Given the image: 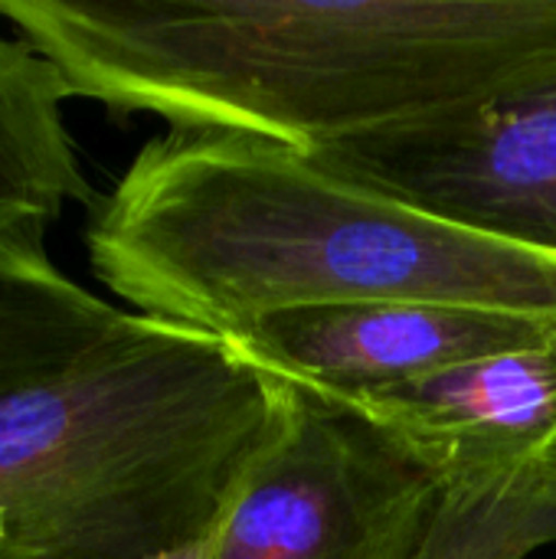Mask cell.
<instances>
[{"label":"cell","mask_w":556,"mask_h":559,"mask_svg":"<svg viewBox=\"0 0 556 559\" xmlns=\"http://www.w3.org/2000/svg\"><path fill=\"white\" fill-rule=\"evenodd\" d=\"M282 406L285 380L233 341L125 314L0 396V559H157L206 540Z\"/></svg>","instance_id":"3"},{"label":"cell","mask_w":556,"mask_h":559,"mask_svg":"<svg viewBox=\"0 0 556 559\" xmlns=\"http://www.w3.org/2000/svg\"><path fill=\"white\" fill-rule=\"evenodd\" d=\"M85 252L138 314L220 337L285 311L367 301L556 321V255L462 229L252 134L151 138L95 200Z\"/></svg>","instance_id":"2"},{"label":"cell","mask_w":556,"mask_h":559,"mask_svg":"<svg viewBox=\"0 0 556 559\" xmlns=\"http://www.w3.org/2000/svg\"><path fill=\"white\" fill-rule=\"evenodd\" d=\"M311 154L446 223L556 255V69Z\"/></svg>","instance_id":"5"},{"label":"cell","mask_w":556,"mask_h":559,"mask_svg":"<svg viewBox=\"0 0 556 559\" xmlns=\"http://www.w3.org/2000/svg\"><path fill=\"white\" fill-rule=\"evenodd\" d=\"M157 559H210V537L206 540H197V544H190V547H184L177 554H167V557Z\"/></svg>","instance_id":"11"},{"label":"cell","mask_w":556,"mask_h":559,"mask_svg":"<svg viewBox=\"0 0 556 559\" xmlns=\"http://www.w3.org/2000/svg\"><path fill=\"white\" fill-rule=\"evenodd\" d=\"M556 321L436 301H367L285 311L233 341L262 370L338 400L374 396L459 364L551 341Z\"/></svg>","instance_id":"6"},{"label":"cell","mask_w":556,"mask_h":559,"mask_svg":"<svg viewBox=\"0 0 556 559\" xmlns=\"http://www.w3.org/2000/svg\"><path fill=\"white\" fill-rule=\"evenodd\" d=\"M0 537H3V531H0Z\"/></svg>","instance_id":"12"},{"label":"cell","mask_w":556,"mask_h":559,"mask_svg":"<svg viewBox=\"0 0 556 559\" xmlns=\"http://www.w3.org/2000/svg\"><path fill=\"white\" fill-rule=\"evenodd\" d=\"M62 72L33 43L0 33V239L43 242L66 203H92V183L66 124Z\"/></svg>","instance_id":"8"},{"label":"cell","mask_w":556,"mask_h":559,"mask_svg":"<svg viewBox=\"0 0 556 559\" xmlns=\"http://www.w3.org/2000/svg\"><path fill=\"white\" fill-rule=\"evenodd\" d=\"M344 403L446 481L541 465L556 459V334Z\"/></svg>","instance_id":"7"},{"label":"cell","mask_w":556,"mask_h":559,"mask_svg":"<svg viewBox=\"0 0 556 559\" xmlns=\"http://www.w3.org/2000/svg\"><path fill=\"white\" fill-rule=\"evenodd\" d=\"M121 318V308L72 282L43 242L0 239V396L56 373Z\"/></svg>","instance_id":"9"},{"label":"cell","mask_w":556,"mask_h":559,"mask_svg":"<svg viewBox=\"0 0 556 559\" xmlns=\"http://www.w3.org/2000/svg\"><path fill=\"white\" fill-rule=\"evenodd\" d=\"M556 544V459L446 485L416 559H528Z\"/></svg>","instance_id":"10"},{"label":"cell","mask_w":556,"mask_h":559,"mask_svg":"<svg viewBox=\"0 0 556 559\" xmlns=\"http://www.w3.org/2000/svg\"><path fill=\"white\" fill-rule=\"evenodd\" d=\"M72 98L298 151L556 69V0H0Z\"/></svg>","instance_id":"1"},{"label":"cell","mask_w":556,"mask_h":559,"mask_svg":"<svg viewBox=\"0 0 556 559\" xmlns=\"http://www.w3.org/2000/svg\"><path fill=\"white\" fill-rule=\"evenodd\" d=\"M446 485L357 406L285 380L282 419L210 534V559H416Z\"/></svg>","instance_id":"4"}]
</instances>
